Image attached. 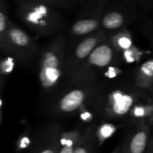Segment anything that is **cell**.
Here are the masks:
<instances>
[{
	"label": "cell",
	"instance_id": "cell-1",
	"mask_svg": "<svg viewBox=\"0 0 153 153\" xmlns=\"http://www.w3.org/2000/svg\"><path fill=\"white\" fill-rule=\"evenodd\" d=\"M148 92L136 87L132 75L125 74L113 79L101 80L99 88L85 105L95 117L102 120H128L134 105Z\"/></svg>",
	"mask_w": 153,
	"mask_h": 153
},
{
	"label": "cell",
	"instance_id": "cell-2",
	"mask_svg": "<svg viewBox=\"0 0 153 153\" xmlns=\"http://www.w3.org/2000/svg\"><path fill=\"white\" fill-rule=\"evenodd\" d=\"M58 9L41 0H16L15 4L19 20L42 37H55L65 29L67 22Z\"/></svg>",
	"mask_w": 153,
	"mask_h": 153
},
{
	"label": "cell",
	"instance_id": "cell-3",
	"mask_svg": "<svg viewBox=\"0 0 153 153\" xmlns=\"http://www.w3.org/2000/svg\"><path fill=\"white\" fill-rule=\"evenodd\" d=\"M68 40L62 34L55 37L41 49L38 64V79L42 91L47 94L57 89L65 78V61Z\"/></svg>",
	"mask_w": 153,
	"mask_h": 153
},
{
	"label": "cell",
	"instance_id": "cell-4",
	"mask_svg": "<svg viewBox=\"0 0 153 153\" xmlns=\"http://www.w3.org/2000/svg\"><path fill=\"white\" fill-rule=\"evenodd\" d=\"M108 37L99 44L84 61L69 81L70 85H84L101 81L102 75L110 66L123 61L121 52L112 46Z\"/></svg>",
	"mask_w": 153,
	"mask_h": 153
},
{
	"label": "cell",
	"instance_id": "cell-5",
	"mask_svg": "<svg viewBox=\"0 0 153 153\" xmlns=\"http://www.w3.org/2000/svg\"><path fill=\"white\" fill-rule=\"evenodd\" d=\"M9 54L21 67L33 70L38 67L41 49L37 40L10 19L7 26Z\"/></svg>",
	"mask_w": 153,
	"mask_h": 153
},
{
	"label": "cell",
	"instance_id": "cell-6",
	"mask_svg": "<svg viewBox=\"0 0 153 153\" xmlns=\"http://www.w3.org/2000/svg\"><path fill=\"white\" fill-rule=\"evenodd\" d=\"M146 14L138 0H111L102 20L101 29L110 36L140 21Z\"/></svg>",
	"mask_w": 153,
	"mask_h": 153
},
{
	"label": "cell",
	"instance_id": "cell-7",
	"mask_svg": "<svg viewBox=\"0 0 153 153\" xmlns=\"http://www.w3.org/2000/svg\"><path fill=\"white\" fill-rule=\"evenodd\" d=\"M100 82L71 87L58 95L49 108V113L55 117H68L77 114L99 88Z\"/></svg>",
	"mask_w": 153,
	"mask_h": 153
},
{
	"label": "cell",
	"instance_id": "cell-8",
	"mask_svg": "<svg viewBox=\"0 0 153 153\" xmlns=\"http://www.w3.org/2000/svg\"><path fill=\"white\" fill-rule=\"evenodd\" d=\"M108 37V34L100 28L78 39L73 46L68 43L64 70L65 78L67 80L70 81L72 79L95 48Z\"/></svg>",
	"mask_w": 153,
	"mask_h": 153
},
{
	"label": "cell",
	"instance_id": "cell-9",
	"mask_svg": "<svg viewBox=\"0 0 153 153\" xmlns=\"http://www.w3.org/2000/svg\"><path fill=\"white\" fill-rule=\"evenodd\" d=\"M111 0H88L70 28V35L79 39L101 28L105 11Z\"/></svg>",
	"mask_w": 153,
	"mask_h": 153
},
{
	"label": "cell",
	"instance_id": "cell-10",
	"mask_svg": "<svg viewBox=\"0 0 153 153\" xmlns=\"http://www.w3.org/2000/svg\"><path fill=\"white\" fill-rule=\"evenodd\" d=\"M63 131L62 126L58 123L43 126L33 140L29 153H58Z\"/></svg>",
	"mask_w": 153,
	"mask_h": 153
},
{
	"label": "cell",
	"instance_id": "cell-11",
	"mask_svg": "<svg viewBox=\"0 0 153 153\" xmlns=\"http://www.w3.org/2000/svg\"><path fill=\"white\" fill-rule=\"evenodd\" d=\"M150 139V122L141 120L131 126L121 144V153H145Z\"/></svg>",
	"mask_w": 153,
	"mask_h": 153
},
{
	"label": "cell",
	"instance_id": "cell-12",
	"mask_svg": "<svg viewBox=\"0 0 153 153\" xmlns=\"http://www.w3.org/2000/svg\"><path fill=\"white\" fill-rule=\"evenodd\" d=\"M132 78L137 88L144 91H153V58L146 60L133 71Z\"/></svg>",
	"mask_w": 153,
	"mask_h": 153
},
{
	"label": "cell",
	"instance_id": "cell-13",
	"mask_svg": "<svg viewBox=\"0 0 153 153\" xmlns=\"http://www.w3.org/2000/svg\"><path fill=\"white\" fill-rule=\"evenodd\" d=\"M97 124L91 123L81 134L73 153H94L98 147Z\"/></svg>",
	"mask_w": 153,
	"mask_h": 153
},
{
	"label": "cell",
	"instance_id": "cell-14",
	"mask_svg": "<svg viewBox=\"0 0 153 153\" xmlns=\"http://www.w3.org/2000/svg\"><path fill=\"white\" fill-rule=\"evenodd\" d=\"M10 19L8 8L6 0H0V47L4 55H8V40H7V26Z\"/></svg>",
	"mask_w": 153,
	"mask_h": 153
},
{
	"label": "cell",
	"instance_id": "cell-15",
	"mask_svg": "<svg viewBox=\"0 0 153 153\" xmlns=\"http://www.w3.org/2000/svg\"><path fill=\"white\" fill-rule=\"evenodd\" d=\"M108 39L112 46L120 52L129 49L134 45L132 34L127 28L111 34L109 36Z\"/></svg>",
	"mask_w": 153,
	"mask_h": 153
},
{
	"label": "cell",
	"instance_id": "cell-16",
	"mask_svg": "<svg viewBox=\"0 0 153 153\" xmlns=\"http://www.w3.org/2000/svg\"><path fill=\"white\" fill-rule=\"evenodd\" d=\"M80 129H73L71 131H64L61 140V147L58 153H73L76 143L82 134Z\"/></svg>",
	"mask_w": 153,
	"mask_h": 153
},
{
	"label": "cell",
	"instance_id": "cell-17",
	"mask_svg": "<svg viewBox=\"0 0 153 153\" xmlns=\"http://www.w3.org/2000/svg\"><path fill=\"white\" fill-rule=\"evenodd\" d=\"M119 126L110 122H106L97 125V137L98 141V147L101 146L107 139L110 138L117 131Z\"/></svg>",
	"mask_w": 153,
	"mask_h": 153
},
{
	"label": "cell",
	"instance_id": "cell-18",
	"mask_svg": "<svg viewBox=\"0 0 153 153\" xmlns=\"http://www.w3.org/2000/svg\"><path fill=\"white\" fill-rule=\"evenodd\" d=\"M16 59L11 55H6L1 58L0 63V76H1V91L4 88V83L5 82L7 77L10 76L14 69Z\"/></svg>",
	"mask_w": 153,
	"mask_h": 153
},
{
	"label": "cell",
	"instance_id": "cell-19",
	"mask_svg": "<svg viewBox=\"0 0 153 153\" xmlns=\"http://www.w3.org/2000/svg\"><path fill=\"white\" fill-rule=\"evenodd\" d=\"M140 29L142 34L150 45L153 51V16L149 15V13L140 19Z\"/></svg>",
	"mask_w": 153,
	"mask_h": 153
},
{
	"label": "cell",
	"instance_id": "cell-20",
	"mask_svg": "<svg viewBox=\"0 0 153 153\" xmlns=\"http://www.w3.org/2000/svg\"><path fill=\"white\" fill-rule=\"evenodd\" d=\"M31 131V126L29 124L26 123V128L18 137L16 142V151L17 153L21 152L22 151L31 147L33 142Z\"/></svg>",
	"mask_w": 153,
	"mask_h": 153
},
{
	"label": "cell",
	"instance_id": "cell-21",
	"mask_svg": "<svg viewBox=\"0 0 153 153\" xmlns=\"http://www.w3.org/2000/svg\"><path fill=\"white\" fill-rule=\"evenodd\" d=\"M144 52L140 50L137 46L133 45L131 47L121 52L122 58L126 64H132L137 63L141 58Z\"/></svg>",
	"mask_w": 153,
	"mask_h": 153
},
{
	"label": "cell",
	"instance_id": "cell-22",
	"mask_svg": "<svg viewBox=\"0 0 153 153\" xmlns=\"http://www.w3.org/2000/svg\"><path fill=\"white\" fill-rule=\"evenodd\" d=\"M77 114L79 115L81 120L83 123H93L94 118H96L94 114L88 108L86 105L82 106L79 108Z\"/></svg>",
	"mask_w": 153,
	"mask_h": 153
},
{
	"label": "cell",
	"instance_id": "cell-23",
	"mask_svg": "<svg viewBox=\"0 0 153 153\" xmlns=\"http://www.w3.org/2000/svg\"><path fill=\"white\" fill-rule=\"evenodd\" d=\"M142 10L147 13L153 10V0H138Z\"/></svg>",
	"mask_w": 153,
	"mask_h": 153
},
{
	"label": "cell",
	"instance_id": "cell-24",
	"mask_svg": "<svg viewBox=\"0 0 153 153\" xmlns=\"http://www.w3.org/2000/svg\"><path fill=\"white\" fill-rule=\"evenodd\" d=\"M145 153H153V139L151 138Z\"/></svg>",
	"mask_w": 153,
	"mask_h": 153
},
{
	"label": "cell",
	"instance_id": "cell-25",
	"mask_svg": "<svg viewBox=\"0 0 153 153\" xmlns=\"http://www.w3.org/2000/svg\"><path fill=\"white\" fill-rule=\"evenodd\" d=\"M2 108H3V98L2 97H1V99H0V123H2V119H3Z\"/></svg>",
	"mask_w": 153,
	"mask_h": 153
},
{
	"label": "cell",
	"instance_id": "cell-26",
	"mask_svg": "<svg viewBox=\"0 0 153 153\" xmlns=\"http://www.w3.org/2000/svg\"><path fill=\"white\" fill-rule=\"evenodd\" d=\"M64 1L71 3V4H74L75 2H85L88 0H64Z\"/></svg>",
	"mask_w": 153,
	"mask_h": 153
},
{
	"label": "cell",
	"instance_id": "cell-27",
	"mask_svg": "<svg viewBox=\"0 0 153 153\" xmlns=\"http://www.w3.org/2000/svg\"><path fill=\"white\" fill-rule=\"evenodd\" d=\"M111 153H121V144L118 145V146L115 148L114 150Z\"/></svg>",
	"mask_w": 153,
	"mask_h": 153
},
{
	"label": "cell",
	"instance_id": "cell-28",
	"mask_svg": "<svg viewBox=\"0 0 153 153\" xmlns=\"http://www.w3.org/2000/svg\"><path fill=\"white\" fill-rule=\"evenodd\" d=\"M151 125V138L153 139V120L150 121Z\"/></svg>",
	"mask_w": 153,
	"mask_h": 153
},
{
	"label": "cell",
	"instance_id": "cell-29",
	"mask_svg": "<svg viewBox=\"0 0 153 153\" xmlns=\"http://www.w3.org/2000/svg\"></svg>",
	"mask_w": 153,
	"mask_h": 153
}]
</instances>
